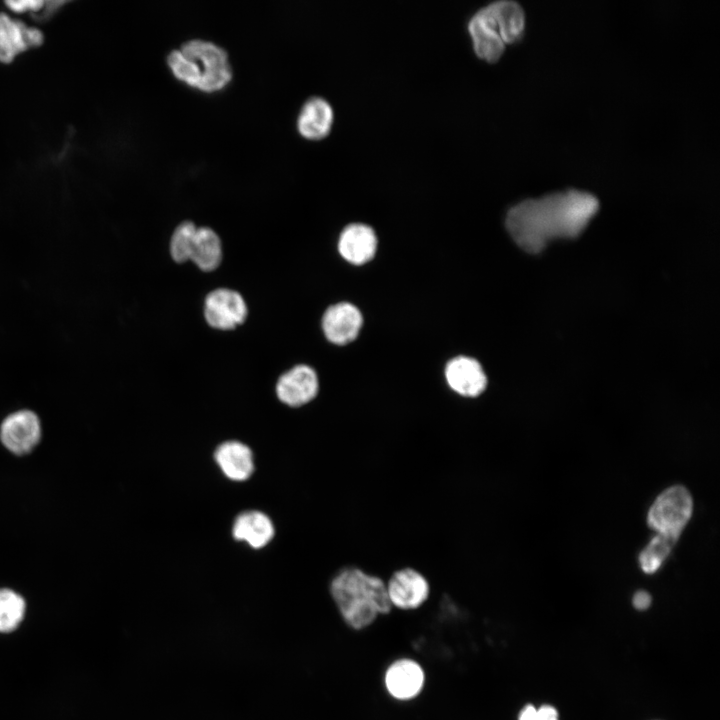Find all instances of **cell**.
Listing matches in <instances>:
<instances>
[{
  "label": "cell",
  "mask_w": 720,
  "mask_h": 720,
  "mask_svg": "<svg viewBox=\"0 0 720 720\" xmlns=\"http://www.w3.org/2000/svg\"><path fill=\"white\" fill-rule=\"evenodd\" d=\"M598 208L595 196L570 189L516 204L507 213L506 227L522 249L538 253L552 239L578 236Z\"/></svg>",
  "instance_id": "cell-1"
},
{
  "label": "cell",
  "mask_w": 720,
  "mask_h": 720,
  "mask_svg": "<svg viewBox=\"0 0 720 720\" xmlns=\"http://www.w3.org/2000/svg\"><path fill=\"white\" fill-rule=\"evenodd\" d=\"M330 597L347 626L361 630L391 612L386 582L355 566L337 571L328 584Z\"/></svg>",
  "instance_id": "cell-2"
},
{
  "label": "cell",
  "mask_w": 720,
  "mask_h": 720,
  "mask_svg": "<svg viewBox=\"0 0 720 720\" xmlns=\"http://www.w3.org/2000/svg\"><path fill=\"white\" fill-rule=\"evenodd\" d=\"M167 62L177 78L204 91L221 89L232 77L227 52L208 40L185 41L170 51Z\"/></svg>",
  "instance_id": "cell-3"
},
{
  "label": "cell",
  "mask_w": 720,
  "mask_h": 720,
  "mask_svg": "<svg viewBox=\"0 0 720 720\" xmlns=\"http://www.w3.org/2000/svg\"><path fill=\"white\" fill-rule=\"evenodd\" d=\"M477 56L488 62L497 61L506 43L512 41V28L499 7L493 2L478 10L468 23Z\"/></svg>",
  "instance_id": "cell-4"
},
{
  "label": "cell",
  "mask_w": 720,
  "mask_h": 720,
  "mask_svg": "<svg viewBox=\"0 0 720 720\" xmlns=\"http://www.w3.org/2000/svg\"><path fill=\"white\" fill-rule=\"evenodd\" d=\"M693 512L689 491L680 485L667 488L651 505L647 523L657 533L679 538Z\"/></svg>",
  "instance_id": "cell-5"
},
{
  "label": "cell",
  "mask_w": 720,
  "mask_h": 720,
  "mask_svg": "<svg viewBox=\"0 0 720 720\" xmlns=\"http://www.w3.org/2000/svg\"><path fill=\"white\" fill-rule=\"evenodd\" d=\"M386 590L392 607L404 611L420 608L431 594L426 577L412 567L394 571L386 580Z\"/></svg>",
  "instance_id": "cell-6"
},
{
  "label": "cell",
  "mask_w": 720,
  "mask_h": 720,
  "mask_svg": "<svg viewBox=\"0 0 720 720\" xmlns=\"http://www.w3.org/2000/svg\"><path fill=\"white\" fill-rule=\"evenodd\" d=\"M40 436L39 418L30 410H20L8 415L0 427L2 443L18 455L30 452L39 442Z\"/></svg>",
  "instance_id": "cell-7"
},
{
  "label": "cell",
  "mask_w": 720,
  "mask_h": 720,
  "mask_svg": "<svg viewBox=\"0 0 720 720\" xmlns=\"http://www.w3.org/2000/svg\"><path fill=\"white\" fill-rule=\"evenodd\" d=\"M204 314L210 326L228 330L245 321L247 306L238 292L220 288L207 295Z\"/></svg>",
  "instance_id": "cell-8"
},
{
  "label": "cell",
  "mask_w": 720,
  "mask_h": 720,
  "mask_svg": "<svg viewBox=\"0 0 720 720\" xmlns=\"http://www.w3.org/2000/svg\"><path fill=\"white\" fill-rule=\"evenodd\" d=\"M319 390L315 371L299 365L283 374L276 385L279 400L291 407H300L311 402Z\"/></svg>",
  "instance_id": "cell-9"
},
{
  "label": "cell",
  "mask_w": 720,
  "mask_h": 720,
  "mask_svg": "<svg viewBox=\"0 0 720 720\" xmlns=\"http://www.w3.org/2000/svg\"><path fill=\"white\" fill-rule=\"evenodd\" d=\"M43 39L37 28L0 13V62H11L20 53L41 45Z\"/></svg>",
  "instance_id": "cell-10"
},
{
  "label": "cell",
  "mask_w": 720,
  "mask_h": 720,
  "mask_svg": "<svg viewBox=\"0 0 720 720\" xmlns=\"http://www.w3.org/2000/svg\"><path fill=\"white\" fill-rule=\"evenodd\" d=\"M424 682L422 667L409 658H401L391 663L384 676L388 693L401 701L415 698L423 689Z\"/></svg>",
  "instance_id": "cell-11"
},
{
  "label": "cell",
  "mask_w": 720,
  "mask_h": 720,
  "mask_svg": "<svg viewBox=\"0 0 720 720\" xmlns=\"http://www.w3.org/2000/svg\"><path fill=\"white\" fill-rule=\"evenodd\" d=\"M445 377L449 387L466 398L478 397L487 386V378L479 362L466 356L449 361Z\"/></svg>",
  "instance_id": "cell-12"
},
{
  "label": "cell",
  "mask_w": 720,
  "mask_h": 720,
  "mask_svg": "<svg viewBox=\"0 0 720 720\" xmlns=\"http://www.w3.org/2000/svg\"><path fill=\"white\" fill-rule=\"evenodd\" d=\"M362 326L360 311L350 303H338L324 313L322 327L325 336L335 344L343 345L354 340Z\"/></svg>",
  "instance_id": "cell-13"
},
{
  "label": "cell",
  "mask_w": 720,
  "mask_h": 720,
  "mask_svg": "<svg viewBox=\"0 0 720 720\" xmlns=\"http://www.w3.org/2000/svg\"><path fill=\"white\" fill-rule=\"evenodd\" d=\"M377 237L374 230L361 223L350 224L342 231L338 249L348 262L360 265L371 260L376 252Z\"/></svg>",
  "instance_id": "cell-14"
},
{
  "label": "cell",
  "mask_w": 720,
  "mask_h": 720,
  "mask_svg": "<svg viewBox=\"0 0 720 720\" xmlns=\"http://www.w3.org/2000/svg\"><path fill=\"white\" fill-rule=\"evenodd\" d=\"M215 460L225 476L234 481L247 480L254 471L253 454L247 445L239 441L219 445Z\"/></svg>",
  "instance_id": "cell-15"
},
{
  "label": "cell",
  "mask_w": 720,
  "mask_h": 720,
  "mask_svg": "<svg viewBox=\"0 0 720 720\" xmlns=\"http://www.w3.org/2000/svg\"><path fill=\"white\" fill-rule=\"evenodd\" d=\"M333 122L331 105L318 96L310 97L303 104L297 118L299 132L309 139L325 137Z\"/></svg>",
  "instance_id": "cell-16"
},
{
  "label": "cell",
  "mask_w": 720,
  "mask_h": 720,
  "mask_svg": "<svg viewBox=\"0 0 720 720\" xmlns=\"http://www.w3.org/2000/svg\"><path fill=\"white\" fill-rule=\"evenodd\" d=\"M235 539L247 542L259 549L267 545L274 535V526L270 518L260 511H246L238 515L233 524Z\"/></svg>",
  "instance_id": "cell-17"
},
{
  "label": "cell",
  "mask_w": 720,
  "mask_h": 720,
  "mask_svg": "<svg viewBox=\"0 0 720 720\" xmlns=\"http://www.w3.org/2000/svg\"><path fill=\"white\" fill-rule=\"evenodd\" d=\"M222 258L221 241L216 232L208 227H197L190 260L200 269L212 271L218 267Z\"/></svg>",
  "instance_id": "cell-18"
},
{
  "label": "cell",
  "mask_w": 720,
  "mask_h": 720,
  "mask_svg": "<svg viewBox=\"0 0 720 720\" xmlns=\"http://www.w3.org/2000/svg\"><path fill=\"white\" fill-rule=\"evenodd\" d=\"M678 538L657 533L641 551L639 564L646 574L655 573L666 560Z\"/></svg>",
  "instance_id": "cell-19"
},
{
  "label": "cell",
  "mask_w": 720,
  "mask_h": 720,
  "mask_svg": "<svg viewBox=\"0 0 720 720\" xmlns=\"http://www.w3.org/2000/svg\"><path fill=\"white\" fill-rule=\"evenodd\" d=\"M25 601L10 589H0V632L15 630L24 618Z\"/></svg>",
  "instance_id": "cell-20"
},
{
  "label": "cell",
  "mask_w": 720,
  "mask_h": 720,
  "mask_svg": "<svg viewBox=\"0 0 720 720\" xmlns=\"http://www.w3.org/2000/svg\"><path fill=\"white\" fill-rule=\"evenodd\" d=\"M197 227L190 221L182 222L175 229L170 243L172 258L177 262L190 260L192 244Z\"/></svg>",
  "instance_id": "cell-21"
},
{
  "label": "cell",
  "mask_w": 720,
  "mask_h": 720,
  "mask_svg": "<svg viewBox=\"0 0 720 720\" xmlns=\"http://www.w3.org/2000/svg\"><path fill=\"white\" fill-rule=\"evenodd\" d=\"M518 720H559L557 709L549 704L535 707L526 704L519 712Z\"/></svg>",
  "instance_id": "cell-22"
},
{
  "label": "cell",
  "mask_w": 720,
  "mask_h": 720,
  "mask_svg": "<svg viewBox=\"0 0 720 720\" xmlns=\"http://www.w3.org/2000/svg\"><path fill=\"white\" fill-rule=\"evenodd\" d=\"M46 4L45 1L23 0V1H7L6 5L14 12L23 13L28 11L37 12Z\"/></svg>",
  "instance_id": "cell-23"
},
{
  "label": "cell",
  "mask_w": 720,
  "mask_h": 720,
  "mask_svg": "<svg viewBox=\"0 0 720 720\" xmlns=\"http://www.w3.org/2000/svg\"><path fill=\"white\" fill-rule=\"evenodd\" d=\"M651 602V595L644 590L637 591L632 598L633 606L638 610H645L649 608Z\"/></svg>",
  "instance_id": "cell-24"
},
{
  "label": "cell",
  "mask_w": 720,
  "mask_h": 720,
  "mask_svg": "<svg viewBox=\"0 0 720 720\" xmlns=\"http://www.w3.org/2000/svg\"><path fill=\"white\" fill-rule=\"evenodd\" d=\"M337 521H338V519H337ZM338 533H339V528H338ZM339 539H340V535H339ZM340 544H341V541H340ZM341 549H342V546H341ZM342 553H343V551H342ZM343 557H344V555H343ZM344 562H345V559H344Z\"/></svg>",
  "instance_id": "cell-25"
}]
</instances>
